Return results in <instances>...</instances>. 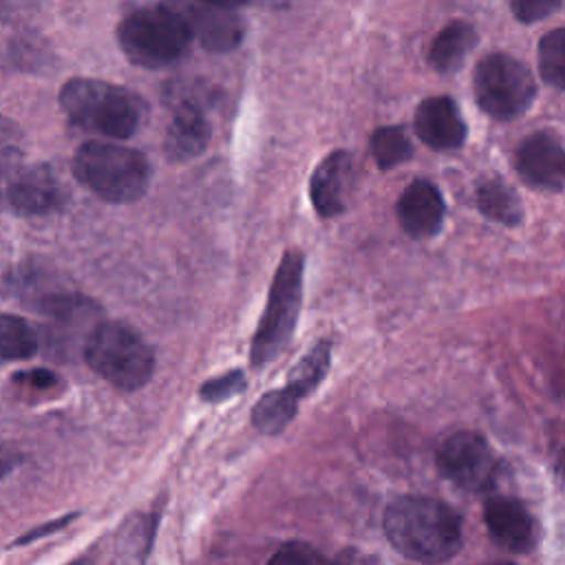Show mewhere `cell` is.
<instances>
[{
    "label": "cell",
    "instance_id": "cell-37",
    "mask_svg": "<svg viewBox=\"0 0 565 565\" xmlns=\"http://www.w3.org/2000/svg\"><path fill=\"white\" fill-rule=\"evenodd\" d=\"M561 470L565 472V452H563V461H561Z\"/></svg>",
    "mask_w": 565,
    "mask_h": 565
},
{
    "label": "cell",
    "instance_id": "cell-14",
    "mask_svg": "<svg viewBox=\"0 0 565 565\" xmlns=\"http://www.w3.org/2000/svg\"><path fill=\"white\" fill-rule=\"evenodd\" d=\"M446 205L441 192L426 179L406 185L397 201V218L413 238H430L441 230Z\"/></svg>",
    "mask_w": 565,
    "mask_h": 565
},
{
    "label": "cell",
    "instance_id": "cell-24",
    "mask_svg": "<svg viewBox=\"0 0 565 565\" xmlns=\"http://www.w3.org/2000/svg\"><path fill=\"white\" fill-rule=\"evenodd\" d=\"M371 154L382 170H388L404 163L413 154V146L399 126H384L371 135Z\"/></svg>",
    "mask_w": 565,
    "mask_h": 565
},
{
    "label": "cell",
    "instance_id": "cell-36",
    "mask_svg": "<svg viewBox=\"0 0 565 565\" xmlns=\"http://www.w3.org/2000/svg\"><path fill=\"white\" fill-rule=\"evenodd\" d=\"M66 565H90V558H75V561L66 563Z\"/></svg>",
    "mask_w": 565,
    "mask_h": 565
},
{
    "label": "cell",
    "instance_id": "cell-11",
    "mask_svg": "<svg viewBox=\"0 0 565 565\" xmlns=\"http://www.w3.org/2000/svg\"><path fill=\"white\" fill-rule=\"evenodd\" d=\"M7 287L11 296L20 298L24 305H31L44 316L55 313L77 296V291L64 285V278H60L57 271L38 260H24L18 265L7 276Z\"/></svg>",
    "mask_w": 565,
    "mask_h": 565
},
{
    "label": "cell",
    "instance_id": "cell-10",
    "mask_svg": "<svg viewBox=\"0 0 565 565\" xmlns=\"http://www.w3.org/2000/svg\"><path fill=\"white\" fill-rule=\"evenodd\" d=\"M519 177L539 190L565 188V148L550 132H534L514 152Z\"/></svg>",
    "mask_w": 565,
    "mask_h": 565
},
{
    "label": "cell",
    "instance_id": "cell-18",
    "mask_svg": "<svg viewBox=\"0 0 565 565\" xmlns=\"http://www.w3.org/2000/svg\"><path fill=\"white\" fill-rule=\"evenodd\" d=\"M477 44V31L461 20L446 24L428 49V62L439 73L457 71Z\"/></svg>",
    "mask_w": 565,
    "mask_h": 565
},
{
    "label": "cell",
    "instance_id": "cell-28",
    "mask_svg": "<svg viewBox=\"0 0 565 565\" xmlns=\"http://www.w3.org/2000/svg\"><path fill=\"white\" fill-rule=\"evenodd\" d=\"M245 375L243 371L234 369V371H227L223 375H216L212 380H207L199 393H201V399L205 402H221V399H230L232 395L245 391Z\"/></svg>",
    "mask_w": 565,
    "mask_h": 565
},
{
    "label": "cell",
    "instance_id": "cell-9",
    "mask_svg": "<svg viewBox=\"0 0 565 565\" xmlns=\"http://www.w3.org/2000/svg\"><path fill=\"white\" fill-rule=\"evenodd\" d=\"M205 49L225 53L241 44L245 26L234 7L207 2V0H166Z\"/></svg>",
    "mask_w": 565,
    "mask_h": 565
},
{
    "label": "cell",
    "instance_id": "cell-4",
    "mask_svg": "<svg viewBox=\"0 0 565 565\" xmlns=\"http://www.w3.org/2000/svg\"><path fill=\"white\" fill-rule=\"evenodd\" d=\"M302 274H305L302 252L298 249L285 252L271 278L265 311L252 338L249 362L254 369L267 366L276 355H280V351L291 340L298 322V313H300V302H302Z\"/></svg>",
    "mask_w": 565,
    "mask_h": 565
},
{
    "label": "cell",
    "instance_id": "cell-15",
    "mask_svg": "<svg viewBox=\"0 0 565 565\" xmlns=\"http://www.w3.org/2000/svg\"><path fill=\"white\" fill-rule=\"evenodd\" d=\"M486 525L490 536L508 552L523 554L536 543V525L530 512L510 497H492L486 503Z\"/></svg>",
    "mask_w": 565,
    "mask_h": 565
},
{
    "label": "cell",
    "instance_id": "cell-5",
    "mask_svg": "<svg viewBox=\"0 0 565 565\" xmlns=\"http://www.w3.org/2000/svg\"><path fill=\"white\" fill-rule=\"evenodd\" d=\"M88 366L121 391H137L154 373L148 342L124 322H97L84 342Z\"/></svg>",
    "mask_w": 565,
    "mask_h": 565
},
{
    "label": "cell",
    "instance_id": "cell-1",
    "mask_svg": "<svg viewBox=\"0 0 565 565\" xmlns=\"http://www.w3.org/2000/svg\"><path fill=\"white\" fill-rule=\"evenodd\" d=\"M384 532L399 554L428 565L452 558L461 547L457 514L426 497L395 499L386 508Z\"/></svg>",
    "mask_w": 565,
    "mask_h": 565
},
{
    "label": "cell",
    "instance_id": "cell-16",
    "mask_svg": "<svg viewBox=\"0 0 565 565\" xmlns=\"http://www.w3.org/2000/svg\"><path fill=\"white\" fill-rule=\"evenodd\" d=\"M415 132L426 146L435 150H452L463 143L466 124L457 104L446 95H437L424 99L417 106Z\"/></svg>",
    "mask_w": 565,
    "mask_h": 565
},
{
    "label": "cell",
    "instance_id": "cell-19",
    "mask_svg": "<svg viewBox=\"0 0 565 565\" xmlns=\"http://www.w3.org/2000/svg\"><path fill=\"white\" fill-rule=\"evenodd\" d=\"M298 402L300 399L287 386L267 391L252 408V422L260 433L278 435L294 419Z\"/></svg>",
    "mask_w": 565,
    "mask_h": 565
},
{
    "label": "cell",
    "instance_id": "cell-7",
    "mask_svg": "<svg viewBox=\"0 0 565 565\" xmlns=\"http://www.w3.org/2000/svg\"><path fill=\"white\" fill-rule=\"evenodd\" d=\"M472 84L481 110L499 121L523 115L536 95L527 66L505 53L486 55L475 68Z\"/></svg>",
    "mask_w": 565,
    "mask_h": 565
},
{
    "label": "cell",
    "instance_id": "cell-20",
    "mask_svg": "<svg viewBox=\"0 0 565 565\" xmlns=\"http://www.w3.org/2000/svg\"><path fill=\"white\" fill-rule=\"evenodd\" d=\"M477 205L483 212V216L503 225H516L523 216V207L516 192L497 177L479 185Z\"/></svg>",
    "mask_w": 565,
    "mask_h": 565
},
{
    "label": "cell",
    "instance_id": "cell-12",
    "mask_svg": "<svg viewBox=\"0 0 565 565\" xmlns=\"http://www.w3.org/2000/svg\"><path fill=\"white\" fill-rule=\"evenodd\" d=\"M9 205L22 216H42L64 205L66 192L57 174L49 166H31L20 170L9 190Z\"/></svg>",
    "mask_w": 565,
    "mask_h": 565
},
{
    "label": "cell",
    "instance_id": "cell-13",
    "mask_svg": "<svg viewBox=\"0 0 565 565\" xmlns=\"http://www.w3.org/2000/svg\"><path fill=\"white\" fill-rule=\"evenodd\" d=\"M353 185V161L344 150L327 154L311 174L309 194L316 212L324 218L344 212Z\"/></svg>",
    "mask_w": 565,
    "mask_h": 565
},
{
    "label": "cell",
    "instance_id": "cell-35",
    "mask_svg": "<svg viewBox=\"0 0 565 565\" xmlns=\"http://www.w3.org/2000/svg\"><path fill=\"white\" fill-rule=\"evenodd\" d=\"M207 2H216V4H225V7H234L238 9L241 4H245L247 0H207Z\"/></svg>",
    "mask_w": 565,
    "mask_h": 565
},
{
    "label": "cell",
    "instance_id": "cell-3",
    "mask_svg": "<svg viewBox=\"0 0 565 565\" xmlns=\"http://www.w3.org/2000/svg\"><path fill=\"white\" fill-rule=\"evenodd\" d=\"M75 179L108 203H132L150 181L146 157L117 141H86L73 157Z\"/></svg>",
    "mask_w": 565,
    "mask_h": 565
},
{
    "label": "cell",
    "instance_id": "cell-23",
    "mask_svg": "<svg viewBox=\"0 0 565 565\" xmlns=\"http://www.w3.org/2000/svg\"><path fill=\"white\" fill-rule=\"evenodd\" d=\"M38 351L35 329L20 316L0 313V362L26 360Z\"/></svg>",
    "mask_w": 565,
    "mask_h": 565
},
{
    "label": "cell",
    "instance_id": "cell-22",
    "mask_svg": "<svg viewBox=\"0 0 565 565\" xmlns=\"http://www.w3.org/2000/svg\"><path fill=\"white\" fill-rule=\"evenodd\" d=\"M329 362H331V347H329V342L322 340L298 360V364L289 371L285 386L298 399H302L307 393H311L322 382V377L329 371Z\"/></svg>",
    "mask_w": 565,
    "mask_h": 565
},
{
    "label": "cell",
    "instance_id": "cell-31",
    "mask_svg": "<svg viewBox=\"0 0 565 565\" xmlns=\"http://www.w3.org/2000/svg\"><path fill=\"white\" fill-rule=\"evenodd\" d=\"M73 519H75V514H66V516L53 519V521H49V523H42V525L33 527V530L24 532V534L13 543V545H26V543H33V541H38V539H44V536H49V534H53V532H57V530L66 527Z\"/></svg>",
    "mask_w": 565,
    "mask_h": 565
},
{
    "label": "cell",
    "instance_id": "cell-6",
    "mask_svg": "<svg viewBox=\"0 0 565 565\" xmlns=\"http://www.w3.org/2000/svg\"><path fill=\"white\" fill-rule=\"evenodd\" d=\"M192 35L183 20L166 2L128 13L117 29V42L128 62L143 68L174 64L188 49Z\"/></svg>",
    "mask_w": 565,
    "mask_h": 565
},
{
    "label": "cell",
    "instance_id": "cell-38",
    "mask_svg": "<svg viewBox=\"0 0 565 565\" xmlns=\"http://www.w3.org/2000/svg\"><path fill=\"white\" fill-rule=\"evenodd\" d=\"M497 565H512V563H497Z\"/></svg>",
    "mask_w": 565,
    "mask_h": 565
},
{
    "label": "cell",
    "instance_id": "cell-17",
    "mask_svg": "<svg viewBox=\"0 0 565 565\" xmlns=\"http://www.w3.org/2000/svg\"><path fill=\"white\" fill-rule=\"evenodd\" d=\"M210 141V124L203 106L177 104L172 106V119L166 128L163 152L172 161H188L205 150Z\"/></svg>",
    "mask_w": 565,
    "mask_h": 565
},
{
    "label": "cell",
    "instance_id": "cell-33",
    "mask_svg": "<svg viewBox=\"0 0 565 565\" xmlns=\"http://www.w3.org/2000/svg\"><path fill=\"white\" fill-rule=\"evenodd\" d=\"M20 461H22V455L18 450L0 448V479L7 477Z\"/></svg>",
    "mask_w": 565,
    "mask_h": 565
},
{
    "label": "cell",
    "instance_id": "cell-8",
    "mask_svg": "<svg viewBox=\"0 0 565 565\" xmlns=\"http://www.w3.org/2000/svg\"><path fill=\"white\" fill-rule=\"evenodd\" d=\"M437 466L446 479L466 490H483L497 477V459L490 446L481 435L468 430L455 433L441 444Z\"/></svg>",
    "mask_w": 565,
    "mask_h": 565
},
{
    "label": "cell",
    "instance_id": "cell-30",
    "mask_svg": "<svg viewBox=\"0 0 565 565\" xmlns=\"http://www.w3.org/2000/svg\"><path fill=\"white\" fill-rule=\"evenodd\" d=\"M13 380H15L18 384H24V386L38 388V391H49V388H53V386L60 382V377H57L53 371H49V369L22 371V373H15Z\"/></svg>",
    "mask_w": 565,
    "mask_h": 565
},
{
    "label": "cell",
    "instance_id": "cell-21",
    "mask_svg": "<svg viewBox=\"0 0 565 565\" xmlns=\"http://www.w3.org/2000/svg\"><path fill=\"white\" fill-rule=\"evenodd\" d=\"M154 514H132L117 534V552L126 565H143L154 536Z\"/></svg>",
    "mask_w": 565,
    "mask_h": 565
},
{
    "label": "cell",
    "instance_id": "cell-29",
    "mask_svg": "<svg viewBox=\"0 0 565 565\" xmlns=\"http://www.w3.org/2000/svg\"><path fill=\"white\" fill-rule=\"evenodd\" d=\"M561 4L563 0H510V9L521 22H539L552 15Z\"/></svg>",
    "mask_w": 565,
    "mask_h": 565
},
{
    "label": "cell",
    "instance_id": "cell-27",
    "mask_svg": "<svg viewBox=\"0 0 565 565\" xmlns=\"http://www.w3.org/2000/svg\"><path fill=\"white\" fill-rule=\"evenodd\" d=\"M22 157V130L20 126L0 115V174L11 172Z\"/></svg>",
    "mask_w": 565,
    "mask_h": 565
},
{
    "label": "cell",
    "instance_id": "cell-34",
    "mask_svg": "<svg viewBox=\"0 0 565 565\" xmlns=\"http://www.w3.org/2000/svg\"><path fill=\"white\" fill-rule=\"evenodd\" d=\"M31 0H0V11L11 15V13H18V11H24L29 7Z\"/></svg>",
    "mask_w": 565,
    "mask_h": 565
},
{
    "label": "cell",
    "instance_id": "cell-25",
    "mask_svg": "<svg viewBox=\"0 0 565 565\" xmlns=\"http://www.w3.org/2000/svg\"><path fill=\"white\" fill-rule=\"evenodd\" d=\"M541 77L554 88L565 90V26L550 31L539 44Z\"/></svg>",
    "mask_w": 565,
    "mask_h": 565
},
{
    "label": "cell",
    "instance_id": "cell-26",
    "mask_svg": "<svg viewBox=\"0 0 565 565\" xmlns=\"http://www.w3.org/2000/svg\"><path fill=\"white\" fill-rule=\"evenodd\" d=\"M267 565H333L327 561L324 554H320L316 547H311L305 541H289L280 545L267 561Z\"/></svg>",
    "mask_w": 565,
    "mask_h": 565
},
{
    "label": "cell",
    "instance_id": "cell-2",
    "mask_svg": "<svg viewBox=\"0 0 565 565\" xmlns=\"http://www.w3.org/2000/svg\"><path fill=\"white\" fill-rule=\"evenodd\" d=\"M64 115L79 128L108 139H128L143 119V102L124 86L73 77L60 90Z\"/></svg>",
    "mask_w": 565,
    "mask_h": 565
},
{
    "label": "cell",
    "instance_id": "cell-32",
    "mask_svg": "<svg viewBox=\"0 0 565 565\" xmlns=\"http://www.w3.org/2000/svg\"><path fill=\"white\" fill-rule=\"evenodd\" d=\"M333 565H382V561L377 556H373V554H366V552L349 547V550H342L338 554Z\"/></svg>",
    "mask_w": 565,
    "mask_h": 565
}]
</instances>
